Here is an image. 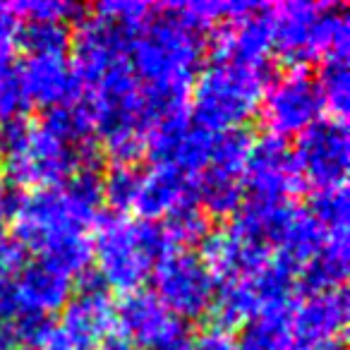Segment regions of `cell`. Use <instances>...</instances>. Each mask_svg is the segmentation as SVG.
Instances as JSON below:
<instances>
[{
	"label": "cell",
	"instance_id": "cell-17",
	"mask_svg": "<svg viewBox=\"0 0 350 350\" xmlns=\"http://www.w3.org/2000/svg\"><path fill=\"white\" fill-rule=\"evenodd\" d=\"M185 204H200L197 202V178L183 170L165 168V165H151L139 178L135 211L144 221H163L175 209Z\"/></svg>",
	"mask_w": 350,
	"mask_h": 350
},
{
	"label": "cell",
	"instance_id": "cell-7",
	"mask_svg": "<svg viewBox=\"0 0 350 350\" xmlns=\"http://www.w3.org/2000/svg\"><path fill=\"white\" fill-rule=\"evenodd\" d=\"M149 278L154 283L151 293L185 324L211 312L216 278L195 250H170L156 262Z\"/></svg>",
	"mask_w": 350,
	"mask_h": 350
},
{
	"label": "cell",
	"instance_id": "cell-35",
	"mask_svg": "<svg viewBox=\"0 0 350 350\" xmlns=\"http://www.w3.org/2000/svg\"><path fill=\"white\" fill-rule=\"evenodd\" d=\"M20 350H31V348H20Z\"/></svg>",
	"mask_w": 350,
	"mask_h": 350
},
{
	"label": "cell",
	"instance_id": "cell-31",
	"mask_svg": "<svg viewBox=\"0 0 350 350\" xmlns=\"http://www.w3.org/2000/svg\"><path fill=\"white\" fill-rule=\"evenodd\" d=\"M190 350H238V338L226 326L209 324L190 336Z\"/></svg>",
	"mask_w": 350,
	"mask_h": 350
},
{
	"label": "cell",
	"instance_id": "cell-2",
	"mask_svg": "<svg viewBox=\"0 0 350 350\" xmlns=\"http://www.w3.org/2000/svg\"><path fill=\"white\" fill-rule=\"evenodd\" d=\"M204 51V31L197 29L180 8L154 5L132 41L130 65L156 122L185 111Z\"/></svg>",
	"mask_w": 350,
	"mask_h": 350
},
{
	"label": "cell",
	"instance_id": "cell-33",
	"mask_svg": "<svg viewBox=\"0 0 350 350\" xmlns=\"http://www.w3.org/2000/svg\"><path fill=\"white\" fill-rule=\"evenodd\" d=\"M101 350H139V348L132 345L127 338H122V336H111V338L101 345Z\"/></svg>",
	"mask_w": 350,
	"mask_h": 350
},
{
	"label": "cell",
	"instance_id": "cell-14",
	"mask_svg": "<svg viewBox=\"0 0 350 350\" xmlns=\"http://www.w3.org/2000/svg\"><path fill=\"white\" fill-rule=\"evenodd\" d=\"M211 146L214 135L185 116V111H180L151 127L144 151H149L151 165H165L197 178L209 163Z\"/></svg>",
	"mask_w": 350,
	"mask_h": 350
},
{
	"label": "cell",
	"instance_id": "cell-20",
	"mask_svg": "<svg viewBox=\"0 0 350 350\" xmlns=\"http://www.w3.org/2000/svg\"><path fill=\"white\" fill-rule=\"evenodd\" d=\"M345 276H348V233H336L319 250V254L297 271L295 286L305 295L338 291L343 288Z\"/></svg>",
	"mask_w": 350,
	"mask_h": 350
},
{
	"label": "cell",
	"instance_id": "cell-21",
	"mask_svg": "<svg viewBox=\"0 0 350 350\" xmlns=\"http://www.w3.org/2000/svg\"><path fill=\"white\" fill-rule=\"evenodd\" d=\"M293 302L276 310H267L247 321L243 338L238 340V350H302L291 324Z\"/></svg>",
	"mask_w": 350,
	"mask_h": 350
},
{
	"label": "cell",
	"instance_id": "cell-15",
	"mask_svg": "<svg viewBox=\"0 0 350 350\" xmlns=\"http://www.w3.org/2000/svg\"><path fill=\"white\" fill-rule=\"evenodd\" d=\"M269 8L271 5L262 3L250 15L216 27L209 60H228V63L252 65V68H269L273 53Z\"/></svg>",
	"mask_w": 350,
	"mask_h": 350
},
{
	"label": "cell",
	"instance_id": "cell-22",
	"mask_svg": "<svg viewBox=\"0 0 350 350\" xmlns=\"http://www.w3.org/2000/svg\"><path fill=\"white\" fill-rule=\"evenodd\" d=\"M36 125L49 132V135L58 137L60 142H68V144L79 146V149H94L96 130H94L92 113H89L84 101L46 108L44 118Z\"/></svg>",
	"mask_w": 350,
	"mask_h": 350
},
{
	"label": "cell",
	"instance_id": "cell-24",
	"mask_svg": "<svg viewBox=\"0 0 350 350\" xmlns=\"http://www.w3.org/2000/svg\"><path fill=\"white\" fill-rule=\"evenodd\" d=\"M206 211L200 204H185L180 209H175L173 214H168L163 221H159L163 226L165 235H168L170 245L180 250H192L195 245L204 243L211 233V224Z\"/></svg>",
	"mask_w": 350,
	"mask_h": 350
},
{
	"label": "cell",
	"instance_id": "cell-1",
	"mask_svg": "<svg viewBox=\"0 0 350 350\" xmlns=\"http://www.w3.org/2000/svg\"><path fill=\"white\" fill-rule=\"evenodd\" d=\"M101 173L87 165L63 185L36 187L12 200V240L75 281L92 264L89 230L101 219Z\"/></svg>",
	"mask_w": 350,
	"mask_h": 350
},
{
	"label": "cell",
	"instance_id": "cell-9",
	"mask_svg": "<svg viewBox=\"0 0 350 350\" xmlns=\"http://www.w3.org/2000/svg\"><path fill=\"white\" fill-rule=\"evenodd\" d=\"M324 98L307 68H288L271 77L259 101V118L269 137L286 142L324 118Z\"/></svg>",
	"mask_w": 350,
	"mask_h": 350
},
{
	"label": "cell",
	"instance_id": "cell-30",
	"mask_svg": "<svg viewBox=\"0 0 350 350\" xmlns=\"http://www.w3.org/2000/svg\"><path fill=\"white\" fill-rule=\"evenodd\" d=\"M151 10H154V5H149V3L113 0V3H98L94 8V15L106 17V20L118 22V25H125V27H142L149 20Z\"/></svg>",
	"mask_w": 350,
	"mask_h": 350
},
{
	"label": "cell",
	"instance_id": "cell-23",
	"mask_svg": "<svg viewBox=\"0 0 350 350\" xmlns=\"http://www.w3.org/2000/svg\"><path fill=\"white\" fill-rule=\"evenodd\" d=\"M317 87L324 98V108L331 111L334 118L345 120L350 103V72H348V55H326L321 60Z\"/></svg>",
	"mask_w": 350,
	"mask_h": 350
},
{
	"label": "cell",
	"instance_id": "cell-28",
	"mask_svg": "<svg viewBox=\"0 0 350 350\" xmlns=\"http://www.w3.org/2000/svg\"><path fill=\"white\" fill-rule=\"evenodd\" d=\"M307 211L329 233H348V190H345V185L334 187V190L312 192Z\"/></svg>",
	"mask_w": 350,
	"mask_h": 350
},
{
	"label": "cell",
	"instance_id": "cell-25",
	"mask_svg": "<svg viewBox=\"0 0 350 350\" xmlns=\"http://www.w3.org/2000/svg\"><path fill=\"white\" fill-rule=\"evenodd\" d=\"M72 44L70 25L63 22H25L20 46L27 55H65Z\"/></svg>",
	"mask_w": 350,
	"mask_h": 350
},
{
	"label": "cell",
	"instance_id": "cell-8",
	"mask_svg": "<svg viewBox=\"0 0 350 350\" xmlns=\"http://www.w3.org/2000/svg\"><path fill=\"white\" fill-rule=\"evenodd\" d=\"M94 149L60 142L34 125L25 144L3 159V175L20 187H53L70 180L77 170L94 165Z\"/></svg>",
	"mask_w": 350,
	"mask_h": 350
},
{
	"label": "cell",
	"instance_id": "cell-26",
	"mask_svg": "<svg viewBox=\"0 0 350 350\" xmlns=\"http://www.w3.org/2000/svg\"><path fill=\"white\" fill-rule=\"evenodd\" d=\"M31 98L25 84L22 60L15 55L0 58V120L15 116H27Z\"/></svg>",
	"mask_w": 350,
	"mask_h": 350
},
{
	"label": "cell",
	"instance_id": "cell-12",
	"mask_svg": "<svg viewBox=\"0 0 350 350\" xmlns=\"http://www.w3.org/2000/svg\"><path fill=\"white\" fill-rule=\"evenodd\" d=\"M139 27H125L106 17H84L79 29L72 34V70L77 75L82 92L111 72L118 65L130 63L132 41Z\"/></svg>",
	"mask_w": 350,
	"mask_h": 350
},
{
	"label": "cell",
	"instance_id": "cell-32",
	"mask_svg": "<svg viewBox=\"0 0 350 350\" xmlns=\"http://www.w3.org/2000/svg\"><path fill=\"white\" fill-rule=\"evenodd\" d=\"M22 17L15 10V3H0V58L12 55L15 46H20Z\"/></svg>",
	"mask_w": 350,
	"mask_h": 350
},
{
	"label": "cell",
	"instance_id": "cell-4",
	"mask_svg": "<svg viewBox=\"0 0 350 350\" xmlns=\"http://www.w3.org/2000/svg\"><path fill=\"white\" fill-rule=\"evenodd\" d=\"M273 53L288 68H307L326 55H348L350 17L343 3H281L269 8Z\"/></svg>",
	"mask_w": 350,
	"mask_h": 350
},
{
	"label": "cell",
	"instance_id": "cell-10",
	"mask_svg": "<svg viewBox=\"0 0 350 350\" xmlns=\"http://www.w3.org/2000/svg\"><path fill=\"white\" fill-rule=\"evenodd\" d=\"M291 151L300 183L312 187V192L345 185L350 154L345 120L334 116L319 118L295 137V146Z\"/></svg>",
	"mask_w": 350,
	"mask_h": 350
},
{
	"label": "cell",
	"instance_id": "cell-27",
	"mask_svg": "<svg viewBox=\"0 0 350 350\" xmlns=\"http://www.w3.org/2000/svg\"><path fill=\"white\" fill-rule=\"evenodd\" d=\"M139 178L142 170H137V165L113 163V168L106 175H101L103 204L111 206L116 214L132 211L137 190H139Z\"/></svg>",
	"mask_w": 350,
	"mask_h": 350
},
{
	"label": "cell",
	"instance_id": "cell-5",
	"mask_svg": "<svg viewBox=\"0 0 350 350\" xmlns=\"http://www.w3.org/2000/svg\"><path fill=\"white\" fill-rule=\"evenodd\" d=\"M271 68L209 60L192 84V120L211 135L240 130L259 111Z\"/></svg>",
	"mask_w": 350,
	"mask_h": 350
},
{
	"label": "cell",
	"instance_id": "cell-11",
	"mask_svg": "<svg viewBox=\"0 0 350 350\" xmlns=\"http://www.w3.org/2000/svg\"><path fill=\"white\" fill-rule=\"evenodd\" d=\"M116 326L139 350H190L187 324L165 310L151 291L127 293L116 305Z\"/></svg>",
	"mask_w": 350,
	"mask_h": 350
},
{
	"label": "cell",
	"instance_id": "cell-16",
	"mask_svg": "<svg viewBox=\"0 0 350 350\" xmlns=\"http://www.w3.org/2000/svg\"><path fill=\"white\" fill-rule=\"evenodd\" d=\"M345 321H348V297L345 291L310 293L293 302L291 324L300 340L302 350H319L334 340L345 338Z\"/></svg>",
	"mask_w": 350,
	"mask_h": 350
},
{
	"label": "cell",
	"instance_id": "cell-6",
	"mask_svg": "<svg viewBox=\"0 0 350 350\" xmlns=\"http://www.w3.org/2000/svg\"><path fill=\"white\" fill-rule=\"evenodd\" d=\"M116 326L111 291L96 273L79 276V288L46 334L41 350H101Z\"/></svg>",
	"mask_w": 350,
	"mask_h": 350
},
{
	"label": "cell",
	"instance_id": "cell-19",
	"mask_svg": "<svg viewBox=\"0 0 350 350\" xmlns=\"http://www.w3.org/2000/svg\"><path fill=\"white\" fill-rule=\"evenodd\" d=\"M22 72L31 106L55 108L82 101V84L65 55H29L22 60Z\"/></svg>",
	"mask_w": 350,
	"mask_h": 350
},
{
	"label": "cell",
	"instance_id": "cell-34",
	"mask_svg": "<svg viewBox=\"0 0 350 350\" xmlns=\"http://www.w3.org/2000/svg\"><path fill=\"white\" fill-rule=\"evenodd\" d=\"M12 200H8L5 197V175H3V168H0V214L5 211V206L10 209Z\"/></svg>",
	"mask_w": 350,
	"mask_h": 350
},
{
	"label": "cell",
	"instance_id": "cell-3",
	"mask_svg": "<svg viewBox=\"0 0 350 350\" xmlns=\"http://www.w3.org/2000/svg\"><path fill=\"white\" fill-rule=\"evenodd\" d=\"M94 228L92 259L96 262V276L108 291H120L125 295L139 291L156 262L175 250L159 221L108 214L101 216Z\"/></svg>",
	"mask_w": 350,
	"mask_h": 350
},
{
	"label": "cell",
	"instance_id": "cell-18",
	"mask_svg": "<svg viewBox=\"0 0 350 350\" xmlns=\"http://www.w3.org/2000/svg\"><path fill=\"white\" fill-rule=\"evenodd\" d=\"M75 281L58 269L49 267L41 259L25 262L15 278V300L17 314H39L49 317L63 310L72 297Z\"/></svg>",
	"mask_w": 350,
	"mask_h": 350
},
{
	"label": "cell",
	"instance_id": "cell-13",
	"mask_svg": "<svg viewBox=\"0 0 350 350\" xmlns=\"http://www.w3.org/2000/svg\"><path fill=\"white\" fill-rule=\"evenodd\" d=\"M243 187L247 202L293 204V197L302 190V183L288 142L269 135L254 139L245 165Z\"/></svg>",
	"mask_w": 350,
	"mask_h": 350
},
{
	"label": "cell",
	"instance_id": "cell-29",
	"mask_svg": "<svg viewBox=\"0 0 350 350\" xmlns=\"http://www.w3.org/2000/svg\"><path fill=\"white\" fill-rule=\"evenodd\" d=\"M22 22H63L70 25L72 20H82L84 8L68 0H31V3H15Z\"/></svg>",
	"mask_w": 350,
	"mask_h": 350
}]
</instances>
